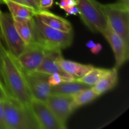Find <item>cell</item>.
Masks as SVG:
<instances>
[{"instance_id": "1", "label": "cell", "mask_w": 129, "mask_h": 129, "mask_svg": "<svg viewBox=\"0 0 129 129\" xmlns=\"http://www.w3.org/2000/svg\"><path fill=\"white\" fill-rule=\"evenodd\" d=\"M3 76L5 86L10 98L22 105L30 106L33 96L26 72L7 49L4 53Z\"/></svg>"}, {"instance_id": "2", "label": "cell", "mask_w": 129, "mask_h": 129, "mask_svg": "<svg viewBox=\"0 0 129 129\" xmlns=\"http://www.w3.org/2000/svg\"><path fill=\"white\" fill-rule=\"evenodd\" d=\"M33 42L42 45L48 50L65 49L73 42V31L64 32L52 28L39 20L35 16L33 17Z\"/></svg>"}, {"instance_id": "3", "label": "cell", "mask_w": 129, "mask_h": 129, "mask_svg": "<svg viewBox=\"0 0 129 129\" xmlns=\"http://www.w3.org/2000/svg\"><path fill=\"white\" fill-rule=\"evenodd\" d=\"M6 129H40L30 106H25L12 98L3 102Z\"/></svg>"}, {"instance_id": "4", "label": "cell", "mask_w": 129, "mask_h": 129, "mask_svg": "<svg viewBox=\"0 0 129 129\" xmlns=\"http://www.w3.org/2000/svg\"><path fill=\"white\" fill-rule=\"evenodd\" d=\"M81 20L93 33L102 34L107 25L103 4L96 0H76Z\"/></svg>"}, {"instance_id": "5", "label": "cell", "mask_w": 129, "mask_h": 129, "mask_svg": "<svg viewBox=\"0 0 129 129\" xmlns=\"http://www.w3.org/2000/svg\"><path fill=\"white\" fill-rule=\"evenodd\" d=\"M103 9L112 30L129 44V6L117 2L103 5Z\"/></svg>"}, {"instance_id": "6", "label": "cell", "mask_w": 129, "mask_h": 129, "mask_svg": "<svg viewBox=\"0 0 129 129\" xmlns=\"http://www.w3.org/2000/svg\"><path fill=\"white\" fill-rule=\"evenodd\" d=\"M0 26L2 39L6 44L7 50L17 58L26 48V45L23 41L16 31L13 20L10 13L2 12L0 13Z\"/></svg>"}, {"instance_id": "7", "label": "cell", "mask_w": 129, "mask_h": 129, "mask_svg": "<svg viewBox=\"0 0 129 129\" xmlns=\"http://www.w3.org/2000/svg\"><path fill=\"white\" fill-rule=\"evenodd\" d=\"M102 34L107 40L113 50L115 59L114 68L118 69L128 60L129 44L115 32L108 23H107L105 29Z\"/></svg>"}, {"instance_id": "8", "label": "cell", "mask_w": 129, "mask_h": 129, "mask_svg": "<svg viewBox=\"0 0 129 129\" xmlns=\"http://www.w3.org/2000/svg\"><path fill=\"white\" fill-rule=\"evenodd\" d=\"M73 100V96L50 94L45 102L66 128L68 120L74 112Z\"/></svg>"}, {"instance_id": "9", "label": "cell", "mask_w": 129, "mask_h": 129, "mask_svg": "<svg viewBox=\"0 0 129 129\" xmlns=\"http://www.w3.org/2000/svg\"><path fill=\"white\" fill-rule=\"evenodd\" d=\"M47 50L42 45L32 42L26 45L16 60L26 73L35 71L42 63Z\"/></svg>"}, {"instance_id": "10", "label": "cell", "mask_w": 129, "mask_h": 129, "mask_svg": "<svg viewBox=\"0 0 129 129\" xmlns=\"http://www.w3.org/2000/svg\"><path fill=\"white\" fill-rule=\"evenodd\" d=\"M30 108L40 129H65L45 102L33 99Z\"/></svg>"}, {"instance_id": "11", "label": "cell", "mask_w": 129, "mask_h": 129, "mask_svg": "<svg viewBox=\"0 0 129 129\" xmlns=\"http://www.w3.org/2000/svg\"><path fill=\"white\" fill-rule=\"evenodd\" d=\"M26 73L33 99L45 102L51 93L52 86L49 83L50 75L37 71Z\"/></svg>"}, {"instance_id": "12", "label": "cell", "mask_w": 129, "mask_h": 129, "mask_svg": "<svg viewBox=\"0 0 129 129\" xmlns=\"http://www.w3.org/2000/svg\"><path fill=\"white\" fill-rule=\"evenodd\" d=\"M62 57L60 50H48L37 71L49 75L57 74L64 81L73 80V77L64 71L59 66V60Z\"/></svg>"}, {"instance_id": "13", "label": "cell", "mask_w": 129, "mask_h": 129, "mask_svg": "<svg viewBox=\"0 0 129 129\" xmlns=\"http://www.w3.org/2000/svg\"><path fill=\"white\" fill-rule=\"evenodd\" d=\"M35 16L45 25L52 28L64 32L73 31V26L69 21L61 16L55 15L49 10H40L35 13Z\"/></svg>"}, {"instance_id": "14", "label": "cell", "mask_w": 129, "mask_h": 129, "mask_svg": "<svg viewBox=\"0 0 129 129\" xmlns=\"http://www.w3.org/2000/svg\"><path fill=\"white\" fill-rule=\"evenodd\" d=\"M91 87V86L84 84L77 79L65 81L56 85L52 86L50 94L73 96L83 89Z\"/></svg>"}, {"instance_id": "15", "label": "cell", "mask_w": 129, "mask_h": 129, "mask_svg": "<svg viewBox=\"0 0 129 129\" xmlns=\"http://www.w3.org/2000/svg\"><path fill=\"white\" fill-rule=\"evenodd\" d=\"M118 69L115 68L110 69L109 71L92 86L98 95L100 96L107 93L117 85L118 79Z\"/></svg>"}, {"instance_id": "16", "label": "cell", "mask_w": 129, "mask_h": 129, "mask_svg": "<svg viewBox=\"0 0 129 129\" xmlns=\"http://www.w3.org/2000/svg\"><path fill=\"white\" fill-rule=\"evenodd\" d=\"M61 69L73 77V79H78L85 75L93 68L90 64H84L62 58L59 62Z\"/></svg>"}, {"instance_id": "17", "label": "cell", "mask_w": 129, "mask_h": 129, "mask_svg": "<svg viewBox=\"0 0 129 129\" xmlns=\"http://www.w3.org/2000/svg\"><path fill=\"white\" fill-rule=\"evenodd\" d=\"M3 3L7 6L13 18L31 19L37 13L31 8L13 0H5Z\"/></svg>"}, {"instance_id": "18", "label": "cell", "mask_w": 129, "mask_h": 129, "mask_svg": "<svg viewBox=\"0 0 129 129\" xmlns=\"http://www.w3.org/2000/svg\"><path fill=\"white\" fill-rule=\"evenodd\" d=\"M32 19L13 18L18 34L26 45L30 44L34 40Z\"/></svg>"}, {"instance_id": "19", "label": "cell", "mask_w": 129, "mask_h": 129, "mask_svg": "<svg viewBox=\"0 0 129 129\" xmlns=\"http://www.w3.org/2000/svg\"><path fill=\"white\" fill-rule=\"evenodd\" d=\"M99 96L92 87L76 93L73 95V110L74 111L78 108L91 103Z\"/></svg>"}, {"instance_id": "20", "label": "cell", "mask_w": 129, "mask_h": 129, "mask_svg": "<svg viewBox=\"0 0 129 129\" xmlns=\"http://www.w3.org/2000/svg\"><path fill=\"white\" fill-rule=\"evenodd\" d=\"M109 69L93 67L85 75L77 80L91 86H93L109 71Z\"/></svg>"}, {"instance_id": "21", "label": "cell", "mask_w": 129, "mask_h": 129, "mask_svg": "<svg viewBox=\"0 0 129 129\" xmlns=\"http://www.w3.org/2000/svg\"><path fill=\"white\" fill-rule=\"evenodd\" d=\"M13 1H16L18 3L26 5V6L34 9L36 12H38V11L41 10L39 8V0H13Z\"/></svg>"}, {"instance_id": "22", "label": "cell", "mask_w": 129, "mask_h": 129, "mask_svg": "<svg viewBox=\"0 0 129 129\" xmlns=\"http://www.w3.org/2000/svg\"><path fill=\"white\" fill-rule=\"evenodd\" d=\"M5 49H6L3 46L1 42H0V83L4 86H5V83H4L3 76V57Z\"/></svg>"}, {"instance_id": "23", "label": "cell", "mask_w": 129, "mask_h": 129, "mask_svg": "<svg viewBox=\"0 0 129 129\" xmlns=\"http://www.w3.org/2000/svg\"><path fill=\"white\" fill-rule=\"evenodd\" d=\"M57 5H59L60 8L64 10L68 8L76 6L77 1L76 0H60Z\"/></svg>"}, {"instance_id": "24", "label": "cell", "mask_w": 129, "mask_h": 129, "mask_svg": "<svg viewBox=\"0 0 129 129\" xmlns=\"http://www.w3.org/2000/svg\"><path fill=\"white\" fill-rule=\"evenodd\" d=\"M54 0H39V8L41 10H49L52 6Z\"/></svg>"}, {"instance_id": "25", "label": "cell", "mask_w": 129, "mask_h": 129, "mask_svg": "<svg viewBox=\"0 0 129 129\" xmlns=\"http://www.w3.org/2000/svg\"><path fill=\"white\" fill-rule=\"evenodd\" d=\"M10 96L5 87L0 83V101L4 102L6 100L10 99Z\"/></svg>"}, {"instance_id": "26", "label": "cell", "mask_w": 129, "mask_h": 129, "mask_svg": "<svg viewBox=\"0 0 129 129\" xmlns=\"http://www.w3.org/2000/svg\"><path fill=\"white\" fill-rule=\"evenodd\" d=\"M0 129H6L3 102L0 101Z\"/></svg>"}, {"instance_id": "27", "label": "cell", "mask_w": 129, "mask_h": 129, "mask_svg": "<svg viewBox=\"0 0 129 129\" xmlns=\"http://www.w3.org/2000/svg\"><path fill=\"white\" fill-rule=\"evenodd\" d=\"M87 46L88 47L91 48V50L92 52L94 53V54L98 53L101 50V49H102V46L100 44H95L92 41L89 42L87 44Z\"/></svg>"}, {"instance_id": "28", "label": "cell", "mask_w": 129, "mask_h": 129, "mask_svg": "<svg viewBox=\"0 0 129 129\" xmlns=\"http://www.w3.org/2000/svg\"><path fill=\"white\" fill-rule=\"evenodd\" d=\"M64 11L67 13V15H79V10H78L77 6H73V7L68 8L65 9Z\"/></svg>"}, {"instance_id": "29", "label": "cell", "mask_w": 129, "mask_h": 129, "mask_svg": "<svg viewBox=\"0 0 129 129\" xmlns=\"http://www.w3.org/2000/svg\"><path fill=\"white\" fill-rule=\"evenodd\" d=\"M118 2L121 3L127 6H129V0H118Z\"/></svg>"}, {"instance_id": "30", "label": "cell", "mask_w": 129, "mask_h": 129, "mask_svg": "<svg viewBox=\"0 0 129 129\" xmlns=\"http://www.w3.org/2000/svg\"><path fill=\"white\" fill-rule=\"evenodd\" d=\"M2 39V35H1V26H0V42H1V40Z\"/></svg>"}, {"instance_id": "31", "label": "cell", "mask_w": 129, "mask_h": 129, "mask_svg": "<svg viewBox=\"0 0 129 129\" xmlns=\"http://www.w3.org/2000/svg\"><path fill=\"white\" fill-rule=\"evenodd\" d=\"M5 1V0H0V2H1V3H3Z\"/></svg>"}, {"instance_id": "32", "label": "cell", "mask_w": 129, "mask_h": 129, "mask_svg": "<svg viewBox=\"0 0 129 129\" xmlns=\"http://www.w3.org/2000/svg\"><path fill=\"white\" fill-rule=\"evenodd\" d=\"M0 4H1V2H0ZM1 13V8H0V13Z\"/></svg>"}]
</instances>
